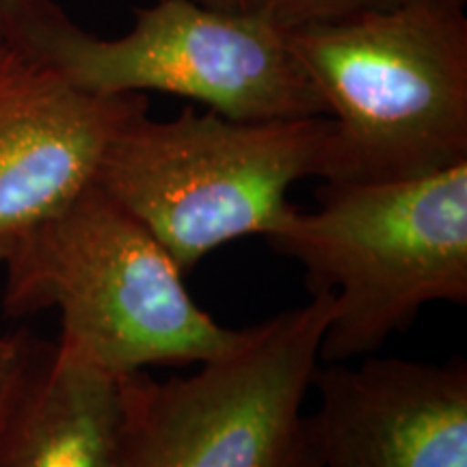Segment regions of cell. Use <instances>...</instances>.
Wrapping results in <instances>:
<instances>
[{
	"label": "cell",
	"instance_id": "cell-1",
	"mask_svg": "<svg viewBox=\"0 0 467 467\" xmlns=\"http://www.w3.org/2000/svg\"><path fill=\"white\" fill-rule=\"evenodd\" d=\"M465 7L399 0L290 31L331 121L320 180H405L467 161Z\"/></svg>",
	"mask_w": 467,
	"mask_h": 467
},
{
	"label": "cell",
	"instance_id": "cell-2",
	"mask_svg": "<svg viewBox=\"0 0 467 467\" xmlns=\"http://www.w3.org/2000/svg\"><path fill=\"white\" fill-rule=\"evenodd\" d=\"M3 265L5 312L58 309V342L115 377L202 366L236 350L251 329L223 327L197 306L169 251L96 184Z\"/></svg>",
	"mask_w": 467,
	"mask_h": 467
},
{
	"label": "cell",
	"instance_id": "cell-3",
	"mask_svg": "<svg viewBox=\"0 0 467 467\" xmlns=\"http://www.w3.org/2000/svg\"><path fill=\"white\" fill-rule=\"evenodd\" d=\"M334 309L320 364L368 358L429 303H467V161L418 178L325 182L268 234Z\"/></svg>",
	"mask_w": 467,
	"mask_h": 467
},
{
	"label": "cell",
	"instance_id": "cell-4",
	"mask_svg": "<svg viewBox=\"0 0 467 467\" xmlns=\"http://www.w3.org/2000/svg\"><path fill=\"white\" fill-rule=\"evenodd\" d=\"M329 117L238 121L186 109L148 110L119 128L96 186L137 217L182 273L244 236H268L295 203L290 186L320 178Z\"/></svg>",
	"mask_w": 467,
	"mask_h": 467
},
{
	"label": "cell",
	"instance_id": "cell-5",
	"mask_svg": "<svg viewBox=\"0 0 467 467\" xmlns=\"http://www.w3.org/2000/svg\"><path fill=\"white\" fill-rule=\"evenodd\" d=\"M0 39L98 96L171 93L238 121L325 117L290 31L192 0L139 9L115 39L80 28L52 0H7Z\"/></svg>",
	"mask_w": 467,
	"mask_h": 467
},
{
	"label": "cell",
	"instance_id": "cell-6",
	"mask_svg": "<svg viewBox=\"0 0 467 467\" xmlns=\"http://www.w3.org/2000/svg\"><path fill=\"white\" fill-rule=\"evenodd\" d=\"M331 309L317 292L189 377H121V467H320L303 402Z\"/></svg>",
	"mask_w": 467,
	"mask_h": 467
},
{
	"label": "cell",
	"instance_id": "cell-7",
	"mask_svg": "<svg viewBox=\"0 0 467 467\" xmlns=\"http://www.w3.org/2000/svg\"><path fill=\"white\" fill-rule=\"evenodd\" d=\"M145 110V96L89 93L0 39V265L96 182L109 143Z\"/></svg>",
	"mask_w": 467,
	"mask_h": 467
},
{
	"label": "cell",
	"instance_id": "cell-8",
	"mask_svg": "<svg viewBox=\"0 0 467 467\" xmlns=\"http://www.w3.org/2000/svg\"><path fill=\"white\" fill-rule=\"evenodd\" d=\"M307 413L320 467H467V364H318Z\"/></svg>",
	"mask_w": 467,
	"mask_h": 467
},
{
	"label": "cell",
	"instance_id": "cell-9",
	"mask_svg": "<svg viewBox=\"0 0 467 467\" xmlns=\"http://www.w3.org/2000/svg\"><path fill=\"white\" fill-rule=\"evenodd\" d=\"M121 377L57 342L0 426V467H121Z\"/></svg>",
	"mask_w": 467,
	"mask_h": 467
},
{
	"label": "cell",
	"instance_id": "cell-10",
	"mask_svg": "<svg viewBox=\"0 0 467 467\" xmlns=\"http://www.w3.org/2000/svg\"><path fill=\"white\" fill-rule=\"evenodd\" d=\"M192 3L230 16L266 22L284 31H299L306 26L342 20L366 9L394 5L399 0H192Z\"/></svg>",
	"mask_w": 467,
	"mask_h": 467
},
{
	"label": "cell",
	"instance_id": "cell-11",
	"mask_svg": "<svg viewBox=\"0 0 467 467\" xmlns=\"http://www.w3.org/2000/svg\"><path fill=\"white\" fill-rule=\"evenodd\" d=\"M44 350L25 334L0 336V426Z\"/></svg>",
	"mask_w": 467,
	"mask_h": 467
},
{
	"label": "cell",
	"instance_id": "cell-12",
	"mask_svg": "<svg viewBox=\"0 0 467 467\" xmlns=\"http://www.w3.org/2000/svg\"><path fill=\"white\" fill-rule=\"evenodd\" d=\"M5 3H7V0H0V25H3V11H5Z\"/></svg>",
	"mask_w": 467,
	"mask_h": 467
}]
</instances>
